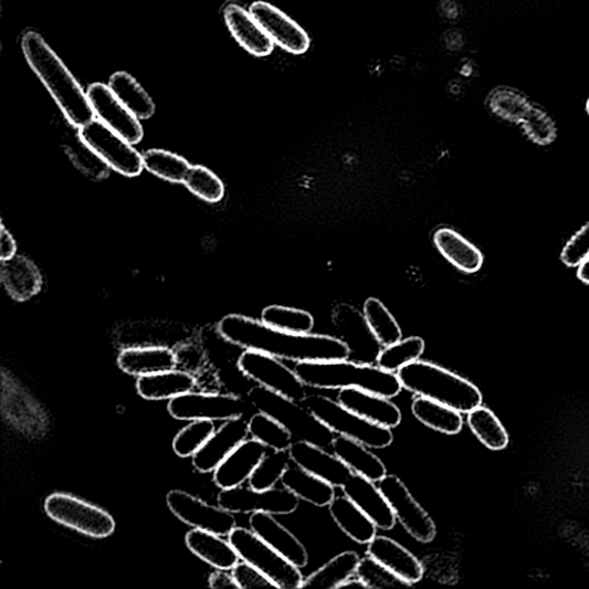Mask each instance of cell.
Segmentation results:
<instances>
[{
    "instance_id": "1",
    "label": "cell",
    "mask_w": 589,
    "mask_h": 589,
    "mask_svg": "<svg viewBox=\"0 0 589 589\" xmlns=\"http://www.w3.org/2000/svg\"><path fill=\"white\" fill-rule=\"evenodd\" d=\"M222 338L245 350L264 353L296 362L349 359L350 350L339 338L323 334L280 330L243 315H229L218 324Z\"/></svg>"
},
{
    "instance_id": "2",
    "label": "cell",
    "mask_w": 589,
    "mask_h": 589,
    "mask_svg": "<svg viewBox=\"0 0 589 589\" xmlns=\"http://www.w3.org/2000/svg\"><path fill=\"white\" fill-rule=\"evenodd\" d=\"M21 48L28 65L42 81L67 122L77 128L92 123L96 116L88 94L83 92L77 80L42 36L27 32Z\"/></svg>"
},
{
    "instance_id": "3",
    "label": "cell",
    "mask_w": 589,
    "mask_h": 589,
    "mask_svg": "<svg viewBox=\"0 0 589 589\" xmlns=\"http://www.w3.org/2000/svg\"><path fill=\"white\" fill-rule=\"evenodd\" d=\"M295 372L306 387L317 389L358 388L388 399L400 395L403 387L397 374L371 362L349 359L296 362Z\"/></svg>"
},
{
    "instance_id": "4",
    "label": "cell",
    "mask_w": 589,
    "mask_h": 589,
    "mask_svg": "<svg viewBox=\"0 0 589 589\" xmlns=\"http://www.w3.org/2000/svg\"><path fill=\"white\" fill-rule=\"evenodd\" d=\"M397 375L402 387L417 397L428 398L461 413L483 406L478 387L438 364L418 359Z\"/></svg>"
},
{
    "instance_id": "5",
    "label": "cell",
    "mask_w": 589,
    "mask_h": 589,
    "mask_svg": "<svg viewBox=\"0 0 589 589\" xmlns=\"http://www.w3.org/2000/svg\"><path fill=\"white\" fill-rule=\"evenodd\" d=\"M248 400L259 412H263L286 428L294 438L323 448L332 446L334 433L302 403L277 395L263 386L251 388Z\"/></svg>"
},
{
    "instance_id": "6",
    "label": "cell",
    "mask_w": 589,
    "mask_h": 589,
    "mask_svg": "<svg viewBox=\"0 0 589 589\" xmlns=\"http://www.w3.org/2000/svg\"><path fill=\"white\" fill-rule=\"evenodd\" d=\"M301 403L333 433L353 439L371 449H385L395 441V434L390 429L370 422L339 401L323 396H307Z\"/></svg>"
},
{
    "instance_id": "7",
    "label": "cell",
    "mask_w": 589,
    "mask_h": 589,
    "mask_svg": "<svg viewBox=\"0 0 589 589\" xmlns=\"http://www.w3.org/2000/svg\"><path fill=\"white\" fill-rule=\"evenodd\" d=\"M229 538L240 558L264 574L277 588H302L304 578L299 568L273 549L254 530L235 527Z\"/></svg>"
},
{
    "instance_id": "8",
    "label": "cell",
    "mask_w": 589,
    "mask_h": 589,
    "mask_svg": "<svg viewBox=\"0 0 589 589\" xmlns=\"http://www.w3.org/2000/svg\"><path fill=\"white\" fill-rule=\"evenodd\" d=\"M44 511L54 522L96 539L114 535L117 526L115 518L107 512L65 493L48 496Z\"/></svg>"
},
{
    "instance_id": "9",
    "label": "cell",
    "mask_w": 589,
    "mask_h": 589,
    "mask_svg": "<svg viewBox=\"0 0 589 589\" xmlns=\"http://www.w3.org/2000/svg\"><path fill=\"white\" fill-rule=\"evenodd\" d=\"M78 137L111 170L129 178L137 177L145 170L143 155L102 122L94 119L78 128Z\"/></svg>"
},
{
    "instance_id": "10",
    "label": "cell",
    "mask_w": 589,
    "mask_h": 589,
    "mask_svg": "<svg viewBox=\"0 0 589 589\" xmlns=\"http://www.w3.org/2000/svg\"><path fill=\"white\" fill-rule=\"evenodd\" d=\"M238 366L244 376L280 396L299 403L307 397L306 386L295 370L274 356L245 350Z\"/></svg>"
},
{
    "instance_id": "11",
    "label": "cell",
    "mask_w": 589,
    "mask_h": 589,
    "mask_svg": "<svg viewBox=\"0 0 589 589\" xmlns=\"http://www.w3.org/2000/svg\"><path fill=\"white\" fill-rule=\"evenodd\" d=\"M255 409L248 400L229 395H209V392H187L171 400L168 412L179 420H228L245 418Z\"/></svg>"
},
{
    "instance_id": "12",
    "label": "cell",
    "mask_w": 589,
    "mask_h": 589,
    "mask_svg": "<svg viewBox=\"0 0 589 589\" xmlns=\"http://www.w3.org/2000/svg\"><path fill=\"white\" fill-rule=\"evenodd\" d=\"M378 487L401 523L414 540L430 544L437 538V525L430 514L417 502L407 485L395 474H386Z\"/></svg>"
},
{
    "instance_id": "13",
    "label": "cell",
    "mask_w": 589,
    "mask_h": 589,
    "mask_svg": "<svg viewBox=\"0 0 589 589\" xmlns=\"http://www.w3.org/2000/svg\"><path fill=\"white\" fill-rule=\"evenodd\" d=\"M218 504L232 514L265 513L282 516L295 513L299 498L285 487L256 491L238 486L222 490L218 495Z\"/></svg>"
},
{
    "instance_id": "14",
    "label": "cell",
    "mask_w": 589,
    "mask_h": 589,
    "mask_svg": "<svg viewBox=\"0 0 589 589\" xmlns=\"http://www.w3.org/2000/svg\"><path fill=\"white\" fill-rule=\"evenodd\" d=\"M168 508L181 522L220 537H229L236 527L232 513L196 497L187 492L175 490L167 494Z\"/></svg>"
},
{
    "instance_id": "15",
    "label": "cell",
    "mask_w": 589,
    "mask_h": 589,
    "mask_svg": "<svg viewBox=\"0 0 589 589\" xmlns=\"http://www.w3.org/2000/svg\"><path fill=\"white\" fill-rule=\"evenodd\" d=\"M87 94L99 122L126 138L132 145L143 141L145 130L141 123L108 86L103 83H94Z\"/></svg>"
},
{
    "instance_id": "16",
    "label": "cell",
    "mask_w": 589,
    "mask_h": 589,
    "mask_svg": "<svg viewBox=\"0 0 589 589\" xmlns=\"http://www.w3.org/2000/svg\"><path fill=\"white\" fill-rule=\"evenodd\" d=\"M292 462L318 476L332 486L343 488L353 475L350 467L326 448L306 441H295L290 448Z\"/></svg>"
},
{
    "instance_id": "17",
    "label": "cell",
    "mask_w": 589,
    "mask_h": 589,
    "mask_svg": "<svg viewBox=\"0 0 589 589\" xmlns=\"http://www.w3.org/2000/svg\"><path fill=\"white\" fill-rule=\"evenodd\" d=\"M250 12L272 42L280 48L294 54L305 53L311 48L307 34L282 10L266 2H256L251 6Z\"/></svg>"
},
{
    "instance_id": "18",
    "label": "cell",
    "mask_w": 589,
    "mask_h": 589,
    "mask_svg": "<svg viewBox=\"0 0 589 589\" xmlns=\"http://www.w3.org/2000/svg\"><path fill=\"white\" fill-rule=\"evenodd\" d=\"M333 323L341 335L339 339L348 346L350 356L355 353L364 362L377 359L382 348L368 326L366 317L356 308L348 304L336 306L333 312Z\"/></svg>"
},
{
    "instance_id": "19",
    "label": "cell",
    "mask_w": 589,
    "mask_h": 589,
    "mask_svg": "<svg viewBox=\"0 0 589 589\" xmlns=\"http://www.w3.org/2000/svg\"><path fill=\"white\" fill-rule=\"evenodd\" d=\"M249 420H228L192 456V465L202 473H210L227 460L249 435Z\"/></svg>"
},
{
    "instance_id": "20",
    "label": "cell",
    "mask_w": 589,
    "mask_h": 589,
    "mask_svg": "<svg viewBox=\"0 0 589 589\" xmlns=\"http://www.w3.org/2000/svg\"><path fill=\"white\" fill-rule=\"evenodd\" d=\"M267 454V446L251 439L243 441L214 471L213 481L221 490L242 486Z\"/></svg>"
},
{
    "instance_id": "21",
    "label": "cell",
    "mask_w": 589,
    "mask_h": 589,
    "mask_svg": "<svg viewBox=\"0 0 589 589\" xmlns=\"http://www.w3.org/2000/svg\"><path fill=\"white\" fill-rule=\"evenodd\" d=\"M338 401L370 422L390 430L398 428L402 422L399 407L376 392L345 388L340 390Z\"/></svg>"
},
{
    "instance_id": "22",
    "label": "cell",
    "mask_w": 589,
    "mask_h": 589,
    "mask_svg": "<svg viewBox=\"0 0 589 589\" xmlns=\"http://www.w3.org/2000/svg\"><path fill=\"white\" fill-rule=\"evenodd\" d=\"M343 491L360 511L369 516L378 528L390 530L396 527L397 517L389 502L380 488L366 476L353 473Z\"/></svg>"
},
{
    "instance_id": "23",
    "label": "cell",
    "mask_w": 589,
    "mask_h": 589,
    "mask_svg": "<svg viewBox=\"0 0 589 589\" xmlns=\"http://www.w3.org/2000/svg\"><path fill=\"white\" fill-rule=\"evenodd\" d=\"M250 527L277 553L286 557L297 568L308 564V553L304 545L273 515L255 513L250 517Z\"/></svg>"
},
{
    "instance_id": "24",
    "label": "cell",
    "mask_w": 589,
    "mask_h": 589,
    "mask_svg": "<svg viewBox=\"0 0 589 589\" xmlns=\"http://www.w3.org/2000/svg\"><path fill=\"white\" fill-rule=\"evenodd\" d=\"M223 18L236 42L249 53L266 57L273 51L274 43L250 11L230 4L224 9Z\"/></svg>"
},
{
    "instance_id": "25",
    "label": "cell",
    "mask_w": 589,
    "mask_h": 589,
    "mask_svg": "<svg viewBox=\"0 0 589 589\" xmlns=\"http://www.w3.org/2000/svg\"><path fill=\"white\" fill-rule=\"evenodd\" d=\"M368 555L411 585L424 577V568L420 560L395 539L377 536L368 544Z\"/></svg>"
},
{
    "instance_id": "26",
    "label": "cell",
    "mask_w": 589,
    "mask_h": 589,
    "mask_svg": "<svg viewBox=\"0 0 589 589\" xmlns=\"http://www.w3.org/2000/svg\"><path fill=\"white\" fill-rule=\"evenodd\" d=\"M118 366L125 374L139 378L177 369L178 357L166 347H133L120 353Z\"/></svg>"
},
{
    "instance_id": "27",
    "label": "cell",
    "mask_w": 589,
    "mask_h": 589,
    "mask_svg": "<svg viewBox=\"0 0 589 589\" xmlns=\"http://www.w3.org/2000/svg\"><path fill=\"white\" fill-rule=\"evenodd\" d=\"M186 545L193 555L218 570H233L240 562V555L233 545L214 533L193 528L186 536Z\"/></svg>"
},
{
    "instance_id": "28",
    "label": "cell",
    "mask_w": 589,
    "mask_h": 589,
    "mask_svg": "<svg viewBox=\"0 0 589 589\" xmlns=\"http://www.w3.org/2000/svg\"><path fill=\"white\" fill-rule=\"evenodd\" d=\"M433 242L440 254L461 272L473 274L484 265L482 251L452 229H439Z\"/></svg>"
},
{
    "instance_id": "29",
    "label": "cell",
    "mask_w": 589,
    "mask_h": 589,
    "mask_svg": "<svg viewBox=\"0 0 589 589\" xmlns=\"http://www.w3.org/2000/svg\"><path fill=\"white\" fill-rule=\"evenodd\" d=\"M2 283L9 295L19 302L31 299L38 295L43 285L39 267L24 256H14L2 262Z\"/></svg>"
},
{
    "instance_id": "30",
    "label": "cell",
    "mask_w": 589,
    "mask_h": 589,
    "mask_svg": "<svg viewBox=\"0 0 589 589\" xmlns=\"http://www.w3.org/2000/svg\"><path fill=\"white\" fill-rule=\"evenodd\" d=\"M328 509L335 524L353 541L368 545L377 537V525L346 495L335 496Z\"/></svg>"
},
{
    "instance_id": "31",
    "label": "cell",
    "mask_w": 589,
    "mask_h": 589,
    "mask_svg": "<svg viewBox=\"0 0 589 589\" xmlns=\"http://www.w3.org/2000/svg\"><path fill=\"white\" fill-rule=\"evenodd\" d=\"M333 453L346 463L354 473L378 483L387 474L385 463L366 444L338 435L332 442Z\"/></svg>"
},
{
    "instance_id": "32",
    "label": "cell",
    "mask_w": 589,
    "mask_h": 589,
    "mask_svg": "<svg viewBox=\"0 0 589 589\" xmlns=\"http://www.w3.org/2000/svg\"><path fill=\"white\" fill-rule=\"evenodd\" d=\"M198 385L187 371L171 370L139 377L136 382L138 395L146 400L160 401L187 395Z\"/></svg>"
},
{
    "instance_id": "33",
    "label": "cell",
    "mask_w": 589,
    "mask_h": 589,
    "mask_svg": "<svg viewBox=\"0 0 589 589\" xmlns=\"http://www.w3.org/2000/svg\"><path fill=\"white\" fill-rule=\"evenodd\" d=\"M282 484L299 499L308 502L318 508L328 507L335 497L334 486L296 464L287 469Z\"/></svg>"
},
{
    "instance_id": "34",
    "label": "cell",
    "mask_w": 589,
    "mask_h": 589,
    "mask_svg": "<svg viewBox=\"0 0 589 589\" xmlns=\"http://www.w3.org/2000/svg\"><path fill=\"white\" fill-rule=\"evenodd\" d=\"M411 411L418 422L435 432L456 435L463 429L461 412L428 398L417 397L412 401Z\"/></svg>"
},
{
    "instance_id": "35",
    "label": "cell",
    "mask_w": 589,
    "mask_h": 589,
    "mask_svg": "<svg viewBox=\"0 0 589 589\" xmlns=\"http://www.w3.org/2000/svg\"><path fill=\"white\" fill-rule=\"evenodd\" d=\"M108 87L137 119L147 120L155 115L156 105L152 98L128 73L117 72L112 75Z\"/></svg>"
},
{
    "instance_id": "36",
    "label": "cell",
    "mask_w": 589,
    "mask_h": 589,
    "mask_svg": "<svg viewBox=\"0 0 589 589\" xmlns=\"http://www.w3.org/2000/svg\"><path fill=\"white\" fill-rule=\"evenodd\" d=\"M360 557L356 551H344L333 557L326 565L304 579L302 588H340L356 575Z\"/></svg>"
},
{
    "instance_id": "37",
    "label": "cell",
    "mask_w": 589,
    "mask_h": 589,
    "mask_svg": "<svg viewBox=\"0 0 589 589\" xmlns=\"http://www.w3.org/2000/svg\"><path fill=\"white\" fill-rule=\"evenodd\" d=\"M362 315L381 347H388L402 340V329L398 320L380 299L368 298L364 303Z\"/></svg>"
},
{
    "instance_id": "38",
    "label": "cell",
    "mask_w": 589,
    "mask_h": 589,
    "mask_svg": "<svg viewBox=\"0 0 589 589\" xmlns=\"http://www.w3.org/2000/svg\"><path fill=\"white\" fill-rule=\"evenodd\" d=\"M467 425L472 433L491 451H503L509 443V435L492 410L483 406L467 413Z\"/></svg>"
},
{
    "instance_id": "39",
    "label": "cell",
    "mask_w": 589,
    "mask_h": 589,
    "mask_svg": "<svg viewBox=\"0 0 589 589\" xmlns=\"http://www.w3.org/2000/svg\"><path fill=\"white\" fill-rule=\"evenodd\" d=\"M148 172L172 183H185L191 165L183 157L161 149H151L143 155Z\"/></svg>"
},
{
    "instance_id": "40",
    "label": "cell",
    "mask_w": 589,
    "mask_h": 589,
    "mask_svg": "<svg viewBox=\"0 0 589 589\" xmlns=\"http://www.w3.org/2000/svg\"><path fill=\"white\" fill-rule=\"evenodd\" d=\"M425 347V341L422 338L411 336V338L383 347L377 356V366L387 372L398 374L410 362L422 357Z\"/></svg>"
},
{
    "instance_id": "41",
    "label": "cell",
    "mask_w": 589,
    "mask_h": 589,
    "mask_svg": "<svg viewBox=\"0 0 589 589\" xmlns=\"http://www.w3.org/2000/svg\"><path fill=\"white\" fill-rule=\"evenodd\" d=\"M249 433L272 451H290L293 444V434L274 418L257 412L249 419Z\"/></svg>"
},
{
    "instance_id": "42",
    "label": "cell",
    "mask_w": 589,
    "mask_h": 589,
    "mask_svg": "<svg viewBox=\"0 0 589 589\" xmlns=\"http://www.w3.org/2000/svg\"><path fill=\"white\" fill-rule=\"evenodd\" d=\"M262 322L273 328L296 334L312 333L315 327V318L311 313L285 305L265 307Z\"/></svg>"
},
{
    "instance_id": "43",
    "label": "cell",
    "mask_w": 589,
    "mask_h": 589,
    "mask_svg": "<svg viewBox=\"0 0 589 589\" xmlns=\"http://www.w3.org/2000/svg\"><path fill=\"white\" fill-rule=\"evenodd\" d=\"M288 451H274L261 461L254 473L251 474L249 485L256 491L274 488L282 482L287 469L291 466Z\"/></svg>"
},
{
    "instance_id": "44",
    "label": "cell",
    "mask_w": 589,
    "mask_h": 589,
    "mask_svg": "<svg viewBox=\"0 0 589 589\" xmlns=\"http://www.w3.org/2000/svg\"><path fill=\"white\" fill-rule=\"evenodd\" d=\"M185 185L190 192L209 203H218L224 196L223 182L208 167L202 165L191 166Z\"/></svg>"
},
{
    "instance_id": "45",
    "label": "cell",
    "mask_w": 589,
    "mask_h": 589,
    "mask_svg": "<svg viewBox=\"0 0 589 589\" xmlns=\"http://www.w3.org/2000/svg\"><path fill=\"white\" fill-rule=\"evenodd\" d=\"M356 576L368 588L374 589H391V588H409L412 585L400 578L395 572L390 571L383 565L378 562L371 556L360 558L356 570Z\"/></svg>"
},
{
    "instance_id": "46",
    "label": "cell",
    "mask_w": 589,
    "mask_h": 589,
    "mask_svg": "<svg viewBox=\"0 0 589 589\" xmlns=\"http://www.w3.org/2000/svg\"><path fill=\"white\" fill-rule=\"evenodd\" d=\"M215 432L211 420H192L173 441L175 453L182 459L191 457L200 451Z\"/></svg>"
},
{
    "instance_id": "47",
    "label": "cell",
    "mask_w": 589,
    "mask_h": 589,
    "mask_svg": "<svg viewBox=\"0 0 589 589\" xmlns=\"http://www.w3.org/2000/svg\"><path fill=\"white\" fill-rule=\"evenodd\" d=\"M523 129L533 144L538 146L551 145L557 136L556 127L544 111L530 107L523 120Z\"/></svg>"
},
{
    "instance_id": "48",
    "label": "cell",
    "mask_w": 589,
    "mask_h": 589,
    "mask_svg": "<svg viewBox=\"0 0 589 589\" xmlns=\"http://www.w3.org/2000/svg\"><path fill=\"white\" fill-rule=\"evenodd\" d=\"M491 107L495 115L512 123H523L530 108L524 98L509 95L494 96Z\"/></svg>"
},
{
    "instance_id": "49",
    "label": "cell",
    "mask_w": 589,
    "mask_h": 589,
    "mask_svg": "<svg viewBox=\"0 0 589 589\" xmlns=\"http://www.w3.org/2000/svg\"><path fill=\"white\" fill-rule=\"evenodd\" d=\"M589 257V222L567 243L560 260L569 267H579Z\"/></svg>"
},
{
    "instance_id": "50",
    "label": "cell",
    "mask_w": 589,
    "mask_h": 589,
    "mask_svg": "<svg viewBox=\"0 0 589 589\" xmlns=\"http://www.w3.org/2000/svg\"><path fill=\"white\" fill-rule=\"evenodd\" d=\"M232 576L239 588H277L264 574L246 562L238 564Z\"/></svg>"
},
{
    "instance_id": "51",
    "label": "cell",
    "mask_w": 589,
    "mask_h": 589,
    "mask_svg": "<svg viewBox=\"0 0 589 589\" xmlns=\"http://www.w3.org/2000/svg\"><path fill=\"white\" fill-rule=\"evenodd\" d=\"M0 230H2L0 231V242H2V246H0V260L7 262L17 256L18 246L14 238L7 230L4 223H2Z\"/></svg>"
},
{
    "instance_id": "52",
    "label": "cell",
    "mask_w": 589,
    "mask_h": 589,
    "mask_svg": "<svg viewBox=\"0 0 589 589\" xmlns=\"http://www.w3.org/2000/svg\"><path fill=\"white\" fill-rule=\"evenodd\" d=\"M209 583L211 588H239L233 576L224 570L212 574Z\"/></svg>"
},
{
    "instance_id": "53",
    "label": "cell",
    "mask_w": 589,
    "mask_h": 589,
    "mask_svg": "<svg viewBox=\"0 0 589 589\" xmlns=\"http://www.w3.org/2000/svg\"><path fill=\"white\" fill-rule=\"evenodd\" d=\"M578 277L580 282L589 285V257L579 266Z\"/></svg>"
},
{
    "instance_id": "54",
    "label": "cell",
    "mask_w": 589,
    "mask_h": 589,
    "mask_svg": "<svg viewBox=\"0 0 589 589\" xmlns=\"http://www.w3.org/2000/svg\"><path fill=\"white\" fill-rule=\"evenodd\" d=\"M586 111H587V114L589 115V98H588L587 104H586Z\"/></svg>"
}]
</instances>
